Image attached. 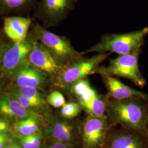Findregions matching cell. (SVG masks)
<instances>
[{"instance_id":"6da1fadb","label":"cell","mask_w":148,"mask_h":148,"mask_svg":"<svg viewBox=\"0 0 148 148\" xmlns=\"http://www.w3.org/2000/svg\"><path fill=\"white\" fill-rule=\"evenodd\" d=\"M148 34V27L136 32L106 34L100 41L82 54L91 52L98 53H115L119 56L132 53L140 49Z\"/></svg>"},{"instance_id":"7a4b0ae2","label":"cell","mask_w":148,"mask_h":148,"mask_svg":"<svg viewBox=\"0 0 148 148\" xmlns=\"http://www.w3.org/2000/svg\"><path fill=\"white\" fill-rule=\"evenodd\" d=\"M32 32L63 67L82 57V53L74 49L67 38L49 32L37 23L34 25Z\"/></svg>"},{"instance_id":"3957f363","label":"cell","mask_w":148,"mask_h":148,"mask_svg":"<svg viewBox=\"0 0 148 148\" xmlns=\"http://www.w3.org/2000/svg\"><path fill=\"white\" fill-rule=\"evenodd\" d=\"M138 100L139 99H114L110 104V112L112 119L134 131L144 130L147 112Z\"/></svg>"},{"instance_id":"277c9868","label":"cell","mask_w":148,"mask_h":148,"mask_svg":"<svg viewBox=\"0 0 148 148\" xmlns=\"http://www.w3.org/2000/svg\"><path fill=\"white\" fill-rule=\"evenodd\" d=\"M110 53H98L90 58L81 57L64 66L56 78L59 86L70 87L75 82L98 72L101 63Z\"/></svg>"},{"instance_id":"5b68a950","label":"cell","mask_w":148,"mask_h":148,"mask_svg":"<svg viewBox=\"0 0 148 148\" xmlns=\"http://www.w3.org/2000/svg\"><path fill=\"white\" fill-rule=\"evenodd\" d=\"M140 52V49L111 59L107 66L99 68L98 73L102 75L123 77L129 79L138 86L143 87L145 84V79L139 66Z\"/></svg>"},{"instance_id":"8992f818","label":"cell","mask_w":148,"mask_h":148,"mask_svg":"<svg viewBox=\"0 0 148 148\" xmlns=\"http://www.w3.org/2000/svg\"><path fill=\"white\" fill-rule=\"evenodd\" d=\"M32 45V36L30 32L27 38L23 42L13 43L10 47H5L2 57V71L6 75L11 76L27 63Z\"/></svg>"},{"instance_id":"52a82bcc","label":"cell","mask_w":148,"mask_h":148,"mask_svg":"<svg viewBox=\"0 0 148 148\" xmlns=\"http://www.w3.org/2000/svg\"><path fill=\"white\" fill-rule=\"evenodd\" d=\"M30 33L32 45L27 58L29 63L45 75L57 76L63 66L37 40L32 32Z\"/></svg>"},{"instance_id":"ba28073f","label":"cell","mask_w":148,"mask_h":148,"mask_svg":"<svg viewBox=\"0 0 148 148\" xmlns=\"http://www.w3.org/2000/svg\"><path fill=\"white\" fill-rule=\"evenodd\" d=\"M77 0H41L40 12L43 21L48 27L62 21L74 8Z\"/></svg>"},{"instance_id":"9c48e42d","label":"cell","mask_w":148,"mask_h":148,"mask_svg":"<svg viewBox=\"0 0 148 148\" xmlns=\"http://www.w3.org/2000/svg\"><path fill=\"white\" fill-rule=\"evenodd\" d=\"M107 122L105 117H97L89 115L83 123L82 127L84 148H97L106 136Z\"/></svg>"},{"instance_id":"30bf717a","label":"cell","mask_w":148,"mask_h":148,"mask_svg":"<svg viewBox=\"0 0 148 148\" xmlns=\"http://www.w3.org/2000/svg\"><path fill=\"white\" fill-rule=\"evenodd\" d=\"M0 114L16 120L34 119L43 123L44 117L38 114L25 108L24 106L8 94L0 95Z\"/></svg>"},{"instance_id":"8fae6325","label":"cell","mask_w":148,"mask_h":148,"mask_svg":"<svg viewBox=\"0 0 148 148\" xmlns=\"http://www.w3.org/2000/svg\"><path fill=\"white\" fill-rule=\"evenodd\" d=\"M11 77L16 86L18 87L43 89L47 84L46 75L33 67L29 62L16 71Z\"/></svg>"},{"instance_id":"7c38bea8","label":"cell","mask_w":148,"mask_h":148,"mask_svg":"<svg viewBox=\"0 0 148 148\" xmlns=\"http://www.w3.org/2000/svg\"><path fill=\"white\" fill-rule=\"evenodd\" d=\"M32 19L24 16H10L3 19V31L14 43L23 42L29 35Z\"/></svg>"},{"instance_id":"4fadbf2b","label":"cell","mask_w":148,"mask_h":148,"mask_svg":"<svg viewBox=\"0 0 148 148\" xmlns=\"http://www.w3.org/2000/svg\"><path fill=\"white\" fill-rule=\"evenodd\" d=\"M109 93L114 100H125L128 99H145L146 95L137 90L130 87L113 76L103 75Z\"/></svg>"},{"instance_id":"5bb4252c","label":"cell","mask_w":148,"mask_h":148,"mask_svg":"<svg viewBox=\"0 0 148 148\" xmlns=\"http://www.w3.org/2000/svg\"><path fill=\"white\" fill-rule=\"evenodd\" d=\"M45 132L54 142L71 144L75 137V127L66 121L54 122L47 126Z\"/></svg>"},{"instance_id":"9a60e30c","label":"cell","mask_w":148,"mask_h":148,"mask_svg":"<svg viewBox=\"0 0 148 148\" xmlns=\"http://www.w3.org/2000/svg\"><path fill=\"white\" fill-rule=\"evenodd\" d=\"M42 123L32 118L18 120L13 123L11 129L16 138L26 137L41 131Z\"/></svg>"},{"instance_id":"2e32d148","label":"cell","mask_w":148,"mask_h":148,"mask_svg":"<svg viewBox=\"0 0 148 148\" xmlns=\"http://www.w3.org/2000/svg\"><path fill=\"white\" fill-rule=\"evenodd\" d=\"M109 148H143L139 139L132 133L120 132L112 138Z\"/></svg>"},{"instance_id":"e0dca14e","label":"cell","mask_w":148,"mask_h":148,"mask_svg":"<svg viewBox=\"0 0 148 148\" xmlns=\"http://www.w3.org/2000/svg\"><path fill=\"white\" fill-rule=\"evenodd\" d=\"M79 104L81 108H83L90 116L97 117H104L106 106L105 102L98 95L89 101L79 102Z\"/></svg>"},{"instance_id":"ac0fdd59","label":"cell","mask_w":148,"mask_h":148,"mask_svg":"<svg viewBox=\"0 0 148 148\" xmlns=\"http://www.w3.org/2000/svg\"><path fill=\"white\" fill-rule=\"evenodd\" d=\"M8 94L12 97L14 98L22 106L27 109L35 111L38 114H40V112H42V111H46L47 108V104L46 101H40L28 98L20 95L19 93L13 90Z\"/></svg>"},{"instance_id":"d6986e66","label":"cell","mask_w":148,"mask_h":148,"mask_svg":"<svg viewBox=\"0 0 148 148\" xmlns=\"http://www.w3.org/2000/svg\"><path fill=\"white\" fill-rule=\"evenodd\" d=\"M42 131L34 133L30 136L23 137H16L17 143L21 148H40L42 142Z\"/></svg>"},{"instance_id":"ffe728a7","label":"cell","mask_w":148,"mask_h":148,"mask_svg":"<svg viewBox=\"0 0 148 148\" xmlns=\"http://www.w3.org/2000/svg\"><path fill=\"white\" fill-rule=\"evenodd\" d=\"M32 0H0V10L13 11L20 10L29 5Z\"/></svg>"},{"instance_id":"44dd1931","label":"cell","mask_w":148,"mask_h":148,"mask_svg":"<svg viewBox=\"0 0 148 148\" xmlns=\"http://www.w3.org/2000/svg\"><path fill=\"white\" fill-rule=\"evenodd\" d=\"M12 90L28 98L45 101L41 92L40 91L39 89L36 88L16 86Z\"/></svg>"},{"instance_id":"7402d4cb","label":"cell","mask_w":148,"mask_h":148,"mask_svg":"<svg viewBox=\"0 0 148 148\" xmlns=\"http://www.w3.org/2000/svg\"><path fill=\"white\" fill-rule=\"evenodd\" d=\"M81 109L79 103L73 102L66 103L61 108L60 115L64 118L71 119L78 116L81 111Z\"/></svg>"},{"instance_id":"603a6c76","label":"cell","mask_w":148,"mask_h":148,"mask_svg":"<svg viewBox=\"0 0 148 148\" xmlns=\"http://www.w3.org/2000/svg\"><path fill=\"white\" fill-rule=\"evenodd\" d=\"M90 82L87 79H80L70 86V91L72 94L79 99L91 88Z\"/></svg>"},{"instance_id":"cb8c5ba5","label":"cell","mask_w":148,"mask_h":148,"mask_svg":"<svg viewBox=\"0 0 148 148\" xmlns=\"http://www.w3.org/2000/svg\"><path fill=\"white\" fill-rule=\"evenodd\" d=\"M46 102L56 108H62L66 104L63 95L58 90H54L48 95Z\"/></svg>"},{"instance_id":"d4e9b609","label":"cell","mask_w":148,"mask_h":148,"mask_svg":"<svg viewBox=\"0 0 148 148\" xmlns=\"http://www.w3.org/2000/svg\"><path fill=\"white\" fill-rule=\"evenodd\" d=\"M12 142V137L9 133H0V148H5Z\"/></svg>"},{"instance_id":"484cf974","label":"cell","mask_w":148,"mask_h":148,"mask_svg":"<svg viewBox=\"0 0 148 148\" xmlns=\"http://www.w3.org/2000/svg\"><path fill=\"white\" fill-rule=\"evenodd\" d=\"M45 148H74L71 144L60 143L57 142H54L50 143Z\"/></svg>"},{"instance_id":"4316f807","label":"cell","mask_w":148,"mask_h":148,"mask_svg":"<svg viewBox=\"0 0 148 148\" xmlns=\"http://www.w3.org/2000/svg\"><path fill=\"white\" fill-rule=\"evenodd\" d=\"M11 128L8 122L5 120L0 119V133L8 132Z\"/></svg>"},{"instance_id":"83f0119b","label":"cell","mask_w":148,"mask_h":148,"mask_svg":"<svg viewBox=\"0 0 148 148\" xmlns=\"http://www.w3.org/2000/svg\"><path fill=\"white\" fill-rule=\"evenodd\" d=\"M5 47L4 45H2L0 47V72L2 70V57L4 51L5 49Z\"/></svg>"},{"instance_id":"f1b7e54d","label":"cell","mask_w":148,"mask_h":148,"mask_svg":"<svg viewBox=\"0 0 148 148\" xmlns=\"http://www.w3.org/2000/svg\"><path fill=\"white\" fill-rule=\"evenodd\" d=\"M5 148H21L17 143H12L8 144Z\"/></svg>"},{"instance_id":"f546056e","label":"cell","mask_w":148,"mask_h":148,"mask_svg":"<svg viewBox=\"0 0 148 148\" xmlns=\"http://www.w3.org/2000/svg\"><path fill=\"white\" fill-rule=\"evenodd\" d=\"M145 129L147 130L148 132V113H147V119H146V122H145Z\"/></svg>"},{"instance_id":"4dcf8cb0","label":"cell","mask_w":148,"mask_h":148,"mask_svg":"<svg viewBox=\"0 0 148 148\" xmlns=\"http://www.w3.org/2000/svg\"><path fill=\"white\" fill-rule=\"evenodd\" d=\"M1 40H2V38H1V35H0V47L3 45L2 44V43H1Z\"/></svg>"},{"instance_id":"1f68e13d","label":"cell","mask_w":148,"mask_h":148,"mask_svg":"<svg viewBox=\"0 0 148 148\" xmlns=\"http://www.w3.org/2000/svg\"><path fill=\"white\" fill-rule=\"evenodd\" d=\"M0 82H1V79H0Z\"/></svg>"}]
</instances>
